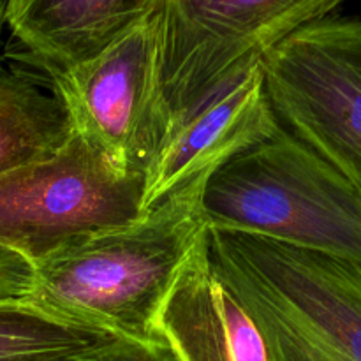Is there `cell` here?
I'll return each mask as SVG.
<instances>
[{
	"instance_id": "obj_1",
	"label": "cell",
	"mask_w": 361,
	"mask_h": 361,
	"mask_svg": "<svg viewBox=\"0 0 361 361\" xmlns=\"http://www.w3.org/2000/svg\"><path fill=\"white\" fill-rule=\"evenodd\" d=\"M210 175L190 180L137 221L35 264L23 302L78 326L159 341V312L208 228L203 190Z\"/></svg>"
},
{
	"instance_id": "obj_2",
	"label": "cell",
	"mask_w": 361,
	"mask_h": 361,
	"mask_svg": "<svg viewBox=\"0 0 361 361\" xmlns=\"http://www.w3.org/2000/svg\"><path fill=\"white\" fill-rule=\"evenodd\" d=\"M207 249L277 361H361V261L210 228Z\"/></svg>"
},
{
	"instance_id": "obj_3",
	"label": "cell",
	"mask_w": 361,
	"mask_h": 361,
	"mask_svg": "<svg viewBox=\"0 0 361 361\" xmlns=\"http://www.w3.org/2000/svg\"><path fill=\"white\" fill-rule=\"evenodd\" d=\"M203 214L210 229L361 261V192L284 129L208 176Z\"/></svg>"
},
{
	"instance_id": "obj_4",
	"label": "cell",
	"mask_w": 361,
	"mask_h": 361,
	"mask_svg": "<svg viewBox=\"0 0 361 361\" xmlns=\"http://www.w3.org/2000/svg\"><path fill=\"white\" fill-rule=\"evenodd\" d=\"M344 2L155 0L162 141L284 39L331 16Z\"/></svg>"
},
{
	"instance_id": "obj_5",
	"label": "cell",
	"mask_w": 361,
	"mask_h": 361,
	"mask_svg": "<svg viewBox=\"0 0 361 361\" xmlns=\"http://www.w3.org/2000/svg\"><path fill=\"white\" fill-rule=\"evenodd\" d=\"M145 173L74 133L48 157L0 176V249L32 268L143 215Z\"/></svg>"
},
{
	"instance_id": "obj_6",
	"label": "cell",
	"mask_w": 361,
	"mask_h": 361,
	"mask_svg": "<svg viewBox=\"0 0 361 361\" xmlns=\"http://www.w3.org/2000/svg\"><path fill=\"white\" fill-rule=\"evenodd\" d=\"M259 63L279 126L361 192V18L314 21Z\"/></svg>"
},
{
	"instance_id": "obj_7",
	"label": "cell",
	"mask_w": 361,
	"mask_h": 361,
	"mask_svg": "<svg viewBox=\"0 0 361 361\" xmlns=\"http://www.w3.org/2000/svg\"><path fill=\"white\" fill-rule=\"evenodd\" d=\"M48 76L74 133L120 168L147 171L162 143L152 14L92 59Z\"/></svg>"
},
{
	"instance_id": "obj_8",
	"label": "cell",
	"mask_w": 361,
	"mask_h": 361,
	"mask_svg": "<svg viewBox=\"0 0 361 361\" xmlns=\"http://www.w3.org/2000/svg\"><path fill=\"white\" fill-rule=\"evenodd\" d=\"M261 63L222 88L176 127L145 171L143 214L162 200L281 130Z\"/></svg>"
},
{
	"instance_id": "obj_9",
	"label": "cell",
	"mask_w": 361,
	"mask_h": 361,
	"mask_svg": "<svg viewBox=\"0 0 361 361\" xmlns=\"http://www.w3.org/2000/svg\"><path fill=\"white\" fill-rule=\"evenodd\" d=\"M155 330L178 361H277L254 317L215 271L207 231L183 263Z\"/></svg>"
},
{
	"instance_id": "obj_10",
	"label": "cell",
	"mask_w": 361,
	"mask_h": 361,
	"mask_svg": "<svg viewBox=\"0 0 361 361\" xmlns=\"http://www.w3.org/2000/svg\"><path fill=\"white\" fill-rule=\"evenodd\" d=\"M155 0H6L20 59L44 73L92 59L150 18Z\"/></svg>"
},
{
	"instance_id": "obj_11",
	"label": "cell",
	"mask_w": 361,
	"mask_h": 361,
	"mask_svg": "<svg viewBox=\"0 0 361 361\" xmlns=\"http://www.w3.org/2000/svg\"><path fill=\"white\" fill-rule=\"evenodd\" d=\"M74 130L51 83L0 63V176L48 157Z\"/></svg>"
},
{
	"instance_id": "obj_12",
	"label": "cell",
	"mask_w": 361,
	"mask_h": 361,
	"mask_svg": "<svg viewBox=\"0 0 361 361\" xmlns=\"http://www.w3.org/2000/svg\"><path fill=\"white\" fill-rule=\"evenodd\" d=\"M116 335L48 316L23 300H0V361H56Z\"/></svg>"
},
{
	"instance_id": "obj_13",
	"label": "cell",
	"mask_w": 361,
	"mask_h": 361,
	"mask_svg": "<svg viewBox=\"0 0 361 361\" xmlns=\"http://www.w3.org/2000/svg\"><path fill=\"white\" fill-rule=\"evenodd\" d=\"M56 361H178V358L162 338L145 342L127 337H109Z\"/></svg>"
},
{
	"instance_id": "obj_14",
	"label": "cell",
	"mask_w": 361,
	"mask_h": 361,
	"mask_svg": "<svg viewBox=\"0 0 361 361\" xmlns=\"http://www.w3.org/2000/svg\"><path fill=\"white\" fill-rule=\"evenodd\" d=\"M34 268L0 249V300H25L32 289Z\"/></svg>"
},
{
	"instance_id": "obj_15",
	"label": "cell",
	"mask_w": 361,
	"mask_h": 361,
	"mask_svg": "<svg viewBox=\"0 0 361 361\" xmlns=\"http://www.w3.org/2000/svg\"><path fill=\"white\" fill-rule=\"evenodd\" d=\"M4 6H6V0H0V37H2L4 28Z\"/></svg>"
}]
</instances>
